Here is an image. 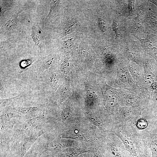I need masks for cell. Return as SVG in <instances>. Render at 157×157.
I'll return each instance as SVG.
<instances>
[{
	"label": "cell",
	"mask_w": 157,
	"mask_h": 157,
	"mask_svg": "<svg viewBox=\"0 0 157 157\" xmlns=\"http://www.w3.org/2000/svg\"><path fill=\"white\" fill-rule=\"evenodd\" d=\"M135 146L138 157H151L150 149L139 137L136 140Z\"/></svg>",
	"instance_id": "cell-22"
},
{
	"label": "cell",
	"mask_w": 157,
	"mask_h": 157,
	"mask_svg": "<svg viewBox=\"0 0 157 157\" xmlns=\"http://www.w3.org/2000/svg\"><path fill=\"white\" fill-rule=\"evenodd\" d=\"M126 60L129 70L134 81L141 89L142 92L149 98L144 81V69L126 57Z\"/></svg>",
	"instance_id": "cell-10"
},
{
	"label": "cell",
	"mask_w": 157,
	"mask_h": 157,
	"mask_svg": "<svg viewBox=\"0 0 157 157\" xmlns=\"http://www.w3.org/2000/svg\"><path fill=\"white\" fill-rule=\"evenodd\" d=\"M152 133L151 131L146 129L139 130V138L149 148L151 152V157H157V131Z\"/></svg>",
	"instance_id": "cell-12"
},
{
	"label": "cell",
	"mask_w": 157,
	"mask_h": 157,
	"mask_svg": "<svg viewBox=\"0 0 157 157\" xmlns=\"http://www.w3.org/2000/svg\"><path fill=\"white\" fill-rule=\"evenodd\" d=\"M144 79L148 96L149 99L157 88V62L144 53L143 56Z\"/></svg>",
	"instance_id": "cell-3"
},
{
	"label": "cell",
	"mask_w": 157,
	"mask_h": 157,
	"mask_svg": "<svg viewBox=\"0 0 157 157\" xmlns=\"http://www.w3.org/2000/svg\"></svg>",
	"instance_id": "cell-47"
},
{
	"label": "cell",
	"mask_w": 157,
	"mask_h": 157,
	"mask_svg": "<svg viewBox=\"0 0 157 157\" xmlns=\"http://www.w3.org/2000/svg\"><path fill=\"white\" fill-rule=\"evenodd\" d=\"M147 120V118L142 115V117L137 120L134 125L139 130L147 129L149 124Z\"/></svg>",
	"instance_id": "cell-34"
},
{
	"label": "cell",
	"mask_w": 157,
	"mask_h": 157,
	"mask_svg": "<svg viewBox=\"0 0 157 157\" xmlns=\"http://www.w3.org/2000/svg\"><path fill=\"white\" fill-rule=\"evenodd\" d=\"M7 138L6 136L0 133V144L1 149L6 144Z\"/></svg>",
	"instance_id": "cell-43"
},
{
	"label": "cell",
	"mask_w": 157,
	"mask_h": 157,
	"mask_svg": "<svg viewBox=\"0 0 157 157\" xmlns=\"http://www.w3.org/2000/svg\"><path fill=\"white\" fill-rule=\"evenodd\" d=\"M86 136L81 131L77 129L70 130L64 133L62 135L63 138H69L80 140H85Z\"/></svg>",
	"instance_id": "cell-25"
},
{
	"label": "cell",
	"mask_w": 157,
	"mask_h": 157,
	"mask_svg": "<svg viewBox=\"0 0 157 157\" xmlns=\"http://www.w3.org/2000/svg\"><path fill=\"white\" fill-rule=\"evenodd\" d=\"M78 26V23L76 20L72 19L64 25L62 33L63 35L69 34L73 32Z\"/></svg>",
	"instance_id": "cell-26"
},
{
	"label": "cell",
	"mask_w": 157,
	"mask_h": 157,
	"mask_svg": "<svg viewBox=\"0 0 157 157\" xmlns=\"http://www.w3.org/2000/svg\"><path fill=\"white\" fill-rule=\"evenodd\" d=\"M35 43V45L39 47L40 53L42 51V44L45 38V34L40 28L38 23L33 22L31 26V33L30 35Z\"/></svg>",
	"instance_id": "cell-18"
},
{
	"label": "cell",
	"mask_w": 157,
	"mask_h": 157,
	"mask_svg": "<svg viewBox=\"0 0 157 157\" xmlns=\"http://www.w3.org/2000/svg\"><path fill=\"white\" fill-rule=\"evenodd\" d=\"M33 95L32 92L30 89H26L15 97L0 99V106L1 107H4L22 104L31 99Z\"/></svg>",
	"instance_id": "cell-15"
},
{
	"label": "cell",
	"mask_w": 157,
	"mask_h": 157,
	"mask_svg": "<svg viewBox=\"0 0 157 157\" xmlns=\"http://www.w3.org/2000/svg\"><path fill=\"white\" fill-rule=\"evenodd\" d=\"M112 29L116 35V38L119 37L121 36L122 33V28L121 24L117 21H114L111 25Z\"/></svg>",
	"instance_id": "cell-36"
},
{
	"label": "cell",
	"mask_w": 157,
	"mask_h": 157,
	"mask_svg": "<svg viewBox=\"0 0 157 157\" xmlns=\"http://www.w3.org/2000/svg\"><path fill=\"white\" fill-rule=\"evenodd\" d=\"M154 126H156V130L157 131V120L156 121V123H155V124H154V125L153 126V127Z\"/></svg>",
	"instance_id": "cell-46"
},
{
	"label": "cell",
	"mask_w": 157,
	"mask_h": 157,
	"mask_svg": "<svg viewBox=\"0 0 157 157\" xmlns=\"http://www.w3.org/2000/svg\"><path fill=\"white\" fill-rule=\"evenodd\" d=\"M151 6L148 9L146 15L150 27L157 31V8L155 6Z\"/></svg>",
	"instance_id": "cell-24"
},
{
	"label": "cell",
	"mask_w": 157,
	"mask_h": 157,
	"mask_svg": "<svg viewBox=\"0 0 157 157\" xmlns=\"http://www.w3.org/2000/svg\"><path fill=\"white\" fill-rule=\"evenodd\" d=\"M44 133L43 130L34 133L25 139L22 143L20 146L21 156L23 157L36 140Z\"/></svg>",
	"instance_id": "cell-20"
},
{
	"label": "cell",
	"mask_w": 157,
	"mask_h": 157,
	"mask_svg": "<svg viewBox=\"0 0 157 157\" xmlns=\"http://www.w3.org/2000/svg\"><path fill=\"white\" fill-rule=\"evenodd\" d=\"M50 5L49 11L45 19L46 22L50 21L53 18L59 15L62 9V6L60 1L50 0Z\"/></svg>",
	"instance_id": "cell-21"
},
{
	"label": "cell",
	"mask_w": 157,
	"mask_h": 157,
	"mask_svg": "<svg viewBox=\"0 0 157 157\" xmlns=\"http://www.w3.org/2000/svg\"><path fill=\"white\" fill-rule=\"evenodd\" d=\"M142 8H139L137 16L135 18L134 28L136 30L141 29L144 22V12Z\"/></svg>",
	"instance_id": "cell-28"
},
{
	"label": "cell",
	"mask_w": 157,
	"mask_h": 157,
	"mask_svg": "<svg viewBox=\"0 0 157 157\" xmlns=\"http://www.w3.org/2000/svg\"><path fill=\"white\" fill-rule=\"evenodd\" d=\"M146 38L142 39L134 35L140 42L145 53L153 57L157 62V31L149 26L146 29Z\"/></svg>",
	"instance_id": "cell-9"
},
{
	"label": "cell",
	"mask_w": 157,
	"mask_h": 157,
	"mask_svg": "<svg viewBox=\"0 0 157 157\" xmlns=\"http://www.w3.org/2000/svg\"><path fill=\"white\" fill-rule=\"evenodd\" d=\"M128 9L129 10V16L130 17L132 16L133 15L135 11V9L134 0H128Z\"/></svg>",
	"instance_id": "cell-40"
},
{
	"label": "cell",
	"mask_w": 157,
	"mask_h": 157,
	"mask_svg": "<svg viewBox=\"0 0 157 157\" xmlns=\"http://www.w3.org/2000/svg\"><path fill=\"white\" fill-rule=\"evenodd\" d=\"M104 147L107 157H133L119 138L112 132L104 138Z\"/></svg>",
	"instance_id": "cell-5"
},
{
	"label": "cell",
	"mask_w": 157,
	"mask_h": 157,
	"mask_svg": "<svg viewBox=\"0 0 157 157\" xmlns=\"http://www.w3.org/2000/svg\"><path fill=\"white\" fill-rule=\"evenodd\" d=\"M14 123L12 121L8 122H0V132L12 129L14 125Z\"/></svg>",
	"instance_id": "cell-37"
},
{
	"label": "cell",
	"mask_w": 157,
	"mask_h": 157,
	"mask_svg": "<svg viewBox=\"0 0 157 157\" xmlns=\"http://www.w3.org/2000/svg\"><path fill=\"white\" fill-rule=\"evenodd\" d=\"M112 132L119 138L132 156L138 157L135 144L139 137V130L134 124H113Z\"/></svg>",
	"instance_id": "cell-2"
},
{
	"label": "cell",
	"mask_w": 157,
	"mask_h": 157,
	"mask_svg": "<svg viewBox=\"0 0 157 157\" xmlns=\"http://www.w3.org/2000/svg\"><path fill=\"white\" fill-rule=\"evenodd\" d=\"M139 46L134 42H128L124 49L123 54L128 58L137 64L141 68L144 69L143 64V56L144 51Z\"/></svg>",
	"instance_id": "cell-11"
},
{
	"label": "cell",
	"mask_w": 157,
	"mask_h": 157,
	"mask_svg": "<svg viewBox=\"0 0 157 157\" xmlns=\"http://www.w3.org/2000/svg\"><path fill=\"white\" fill-rule=\"evenodd\" d=\"M116 68L117 76L113 87L117 88V89H123L133 92H142L131 74L126 57L123 53L117 58Z\"/></svg>",
	"instance_id": "cell-1"
},
{
	"label": "cell",
	"mask_w": 157,
	"mask_h": 157,
	"mask_svg": "<svg viewBox=\"0 0 157 157\" xmlns=\"http://www.w3.org/2000/svg\"><path fill=\"white\" fill-rule=\"evenodd\" d=\"M62 79V77L60 74L54 72L50 76L49 79V83L52 87L55 88L60 85Z\"/></svg>",
	"instance_id": "cell-29"
},
{
	"label": "cell",
	"mask_w": 157,
	"mask_h": 157,
	"mask_svg": "<svg viewBox=\"0 0 157 157\" xmlns=\"http://www.w3.org/2000/svg\"><path fill=\"white\" fill-rule=\"evenodd\" d=\"M70 141L63 139L54 140H47L42 143L40 149L44 151H60L66 148L73 145Z\"/></svg>",
	"instance_id": "cell-16"
},
{
	"label": "cell",
	"mask_w": 157,
	"mask_h": 157,
	"mask_svg": "<svg viewBox=\"0 0 157 157\" xmlns=\"http://www.w3.org/2000/svg\"><path fill=\"white\" fill-rule=\"evenodd\" d=\"M88 44L85 42H82L79 45L78 51V57L81 60H83L88 49Z\"/></svg>",
	"instance_id": "cell-35"
},
{
	"label": "cell",
	"mask_w": 157,
	"mask_h": 157,
	"mask_svg": "<svg viewBox=\"0 0 157 157\" xmlns=\"http://www.w3.org/2000/svg\"><path fill=\"white\" fill-rule=\"evenodd\" d=\"M48 104L47 102L35 107H14L11 108V109L21 115V117H24L29 119L44 113Z\"/></svg>",
	"instance_id": "cell-13"
},
{
	"label": "cell",
	"mask_w": 157,
	"mask_h": 157,
	"mask_svg": "<svg viewBox=\"0 0 157 157\" xmlns=\"http://www.w3.org/2000/svg\"><path fill=\"white\" fill-rule=\"evenodd\" d=\"M96 148L84 146L67 148L59 151L57 157H78L86 153L93 152Z\"/></svg>",
	"instance_id": "cell-17"
},
{
	"label": "cell",
	"mask_w": 157,
	"mask_h": 157,
	"mask_svg": "<svg viewBox=\"0 0 157 157\" xmlns=\"http://www.w3.org/2000/svg\"><path fill=\"white\" fill-rule=\"evenodd\" d=\"M75 41V40L73 38H69L63 42V46L66 49H71L74 46Z\"/></svg>",
	"instance_id": "cell-38"
},
{
	"label": "cell",
	"mask_w": 157,
	"mask_h": 157,
	"mask_svg": "<svg viewBox=\"0 0 157 157\" xmlns=\"http://www.w3.org/2000/svg\"><path fill=\"white\" fill-rule=\"evenodd\" d=\"M121 89L120 106L136 107L142 111L146 109L149 99L143 93L133 92L123 89Z\"/></svg>",
	"instance_id": "cell-8"
},
{
	"label": "cell",
	"mask_w": 157,
	"mask_h": 157,
	"mask_svg": "<svg viewBox=\"0 0 157 157\" xmlns=\"http://www.w3.org/2000/svg\"><path fill=\"white\" fill-rule=\"evenodd\" d=\"M93 153L94 157H107L104 145L101 149H96Z\"/></svg>",
	"instance_id": "cell-39"
},
{
	"label": "cell",
	"mask_w": 157,
	"mask_h": 157,
	"mask_svg": "<svg viewBox=\"0 0 157 157\" xmlns=\"http://www.w3.org/2000/svg\"><path fill=\"white\" fill-rule=\"evenodd\" d=\"M144 111L146 116L149 119L155 120L156 122L157 120V88L149 99L147 106L146 109L144 110Z\"/></svg>",
	"instance_id": "cell-19"
},
{
	"label": "cell",
	"mask_w": 157,
	"mask_h": 157,
	"mask_svg": "<svg viewBox=\"0 0 157 157\" xmlns=\"http://www.w3.org/2000/svg\"><path fill=\"white\" fill-rule=\"evenodd\" d=\"M142 111L136 107L120 106L116 113L112 117L113 124H134L142 117Z\"/></svg>",
	"instance_id": "cell-7"
},
{
	"label": "cell",
	"mask_w": 157,
	"mask_h": 157,
	"mask_svg": "<svg viewBox=\"0 0 157 157\" xmlns=\"http://www.w3.org/2000/svg\"><path fill=\"white\" fill-rule=\"evenodd\" d=\"M21 115L10 110L1 111L0 122L11 121V119L16 117H21Z\"/></svg>",
	"instance_id": "cell-27"
},
{
	"label": "cell",
	"mask_w": 157,
	"mask_h": 157,
	"mask_svg": "<svg viewBox=\"0 0 157 157\" xmlns=\"http://www.w3.org/2000/svg\"><path fill=\"white\" fill-rule=\"evenodd\" d=\"M98 25L101 31L103 33L106 31L107 27L106 24L104 20L101 17L98 19Z\"/></svg>",
	"instance_id": "cell-41"
},
{
	"label": "cell",
	"mask_w": 157,
	"mask_h": 157,
	"mask_svg": "<svg viewBox=\"0 0 157 157\" xmlns=\"http://www.w3.org/2000/svg\"><path fill=\"white\" fill-rule=\"evenodd\" d=\"M22 11V10L17 11L3 25L2 28L8 31H12L15 29L17 27L18 21V15Z\"/></svg>",
	"instance_id": "cell-23"
},
{
	"label": "cell",
	"mask_w": 157,
	"mask_h": 157,
	"mask_svg": "<svg viewBox=\"0 0 157 157\" xmlns=\"http://www.w3.org/2000/svg\"><path fill=\"white\" fill-rule=\"evenodd\" d=\"M70 66V58L69 54L67 52H66L65 57L60 65V69L63 74H67L69 71Z\"/></svg>",
	"instance_id": "cell-31"
},
{
	"label": "cell",
	"mask_w": 157,
	"mask_h": 157,
	"mask_svg": "<svg viewBox=\"0 0 157 157\" xmlns=\"http://www.w3.org/2000/svg\"><path fill=\"white\" fill-rule=\"evenodd\" d=\"M104 105L111 117L116 113L120 106L121 89L113 88L105 82L101 83Z\"/></svg>",
	"instance_id": "cell-4"
},
{
	"label": "cell",
	"mask_w": 157,
	"mask_h": 157,
	"mask_svg": "<svg viewBox=\"0 0 157 157\" xmlns=\"http://www.w3.org/2000/svg\"><path fill=\"white\" fill-rule=\"evenodd\" d=\"M86 92L87 97L89 99H97V95L95 93L92 89L87 88L86 89Z\"/></svg>",
	"instance_id": "cell-42"
},
{
	"label": "cell",
	"mask_w": 157,
	"mask_h": 157,
	"mask_svg": "<svg viewBox=\"0 0 157 157\" xmlns=\"http://www.w3.org/2000/svg\"><path fill=\"white\" fill-rule=\"evenodd\" d=\"M57 59V56L53 54L40 58L33 64L31 69L38 73H40L52 66L56 63Z\"/></svg>",
	"instance_id": "cell-14"
},
{
	"label": "cell",
	"mask_w": 157,
	"mask_h": 157,
	"mask_svg": "<svg viewBox=\"0 0 157 157\" xmlns=\"http://www.w3.org/2000/svg\"><path fill=\"white\" fill-rule=\"evenodd\" d=\"M73 115V109L70 106L66 107L63 110L61 113V119L63 122H68L71 119Z\"/></svg>",
	"instance_id": "cell-32"
},
{
	"label": "cell",
	"mask_w": 157,
	"mask_h": 157,
	"mask_svg": "<svg viewBox=\"0 0 157 157\" xmlns=\"http://www.w3.org/2000/svg\"><path fill=\"white\" fill-rule=\"evenodd\" d=\"M47 115L44 112L33 118L17 124L15 127L13 138L15 139L20 138L36 129L46 121Z\"/></svg>",
	"instance_id": "cell-6"
},
{
	"label": "cell",
	"mask_w": 157,
	"mask_h": 157,
	"mask_svg": "<svg viewBox=\"0 0 157 157\" xmlns=\"http://www.w3.org/2000/svg\"></svg>",
	"instance_id": "cell-48"
},
{
	"label": "cell",
	"mask_w": 157,
	"mask_h": 157,
	"mask_svg": "<svg viewBox=\"0 0 157 157\" xmlns=\"http://www.w3.org/2000/svg\"><path fill=\"white\" fill-rule=\"evenodd\" d=\"M87 153H86L82 154L78 157H94V156H91V155L87 154Z\"/></svg>",
	"instance_id": "cell-44"
},
{
	"label": "cell",
	"mask_w": 157,
	"mask_h": 157,
	"mask_svg": "<svg viewBox=\"0 0 157 157\" xmlns=\"http://www.w3.org/2000/svg\"><path fill=\"white\" fill-rule=\"evenodd\" d=\"M69 92V86L67 84H63L58 92V99L60 103H63L67 98Z\"/></svg>",
	"instance_id": "cell-30"
},
{
	"label": "cell",
	"mask_w": 157,
	"mask_h": 157,
	"mask_svg": "<svg viewBox=\"0 0 157 157\" xmlns=\"http://www.w3.org/2000/svg\"><path fill=\"white\" fill-rule=\"evenodd\" d=\"M17 42V41L16 40L10 38H9L0 42V48L11 50L16 47Z\"/></svg>",
	"instance_id": "cell-33"
},
{
	"label": "cell",
	"mask_w": 157,
	"mask_h": 157,
	"mask_svg": "<svg viewBox=\"0 0 157 157\" xmlns=\"http://www.w3.org/2000/svg\"><path fill=\"white\" fill-rule=\"evenodd\" d=\"M148 1L153 3L157 7V0H149Z\"/></svg>",
	"instance_id": "cell-45"
}]
</instances>
